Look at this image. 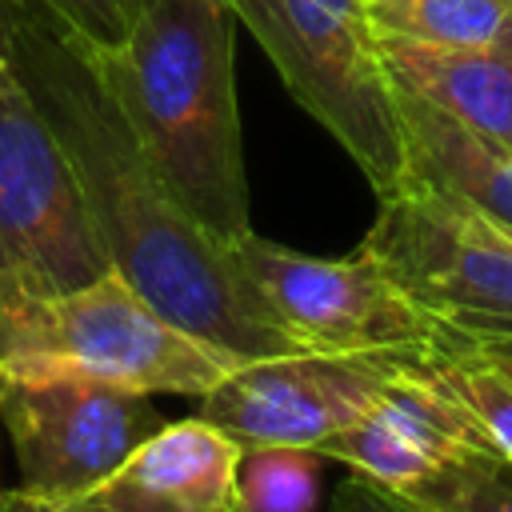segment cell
<instances>
[{"label":"cell","mask_w":512,"mask_h":512,"mask_svg":"<svg viewBox=\"0 0 512 512\" xmlns=\"http://www.w3.org/2000/svg\"><path fill=\"white\" fill-rule=\"evenodd\" d=\"M8 52L80 180L112 272L176 328L236 360L304 352L240 272L232 248L156 176L80 44L12 0Z\"/></svg>","instance_id":"6da1fadb"},{"label":"cell","mask_w":512,"mask_h":512,"mask_svg":"<svg viewBox=\"0 0 512 512\" xmlns=\"http://www.w3.org/2000/svg\"><path fill=\"white\" fill-rule=\"evenodd\" d=\"M228 0H132L116 48L84 52L172 196L224 244L252 232Z\"/></svg>","instance_id":"7a4b0ae2"},{"label":"cell","mask_w":512,"mask_h":512,"mask_svg":"<svg viewBox=\"0 0 512 512\" xmlns=\"http://www.w3.org/2000/svg\"><path fill=\"white\" fill-rule=\"evenodd\" d=\"M240 364L160 316L120 272L36 292L0 276V380H92L140 396H204Z\"/></svg>","instance_id":"3957f363"},{"label":"cell","mask_w":512,"mask_h":512,"mask_svg":"<svg viewBox=\"0 0 512 512\" xmlns=\"http://www.w3.org/2000/svg\"><path fill=\"white\" fill-rule=\"evenodd\" d=\"M228 8L256 36L292 100L368 176L372 192H392L404 180V136L364 4L228 0Z\"/></svg>","instance_id":"277c9868"},{"label":"cell","mask_w":512,"mask_h":512,"mask_svg":"<svg viewBox=\"0 0 512 512\" xmlns=\"http://www.w3.org/2000/svg\"><path fill=\"white\" fill-rule=\"evenodd\" d=\"M376 204L360 252L460 344L508 340L512 228L412 172Z\"/></svg>","instance_id":"5b68a950"},{"label":"cell","mask_w":512,"mask_h":512,"mask_svg":"<svg viewBox=\"0 0 512 512\" xmlns=\"http://www.w3.org/2000/svg\"><path fill=\"white\" fill-rule=\"evenodd\" d=\"M104 272L112 260L80 180L8 52L0 64V276L36 292H64Z\"/></svg>","instance_id":"8992f818"},{"label":"cell","mask_w":512,"mask_h":512,"mask_svg":"<svg viewBox=\"0 0 512 512\" xmlns=\"http://www.w3.org/2000/svg\"><path fill=\"white\" fill-rule=\"evenodd\" d=\"M228 248L304 348L372 352L460 344L360 248L352 256H308L256 232L228 240Z\"/></svg>","instance_id":"52a82bcc"},{"label":"cell","mask_w":512,"mask_h":512,"mask_svg":"<svg viewBox=\"0 0 512 512\" xmlns=\"http://www.w3.org/2000/svg\"><path fill=\"white\" fill-rule=\"evenodd\" d=\"M424 348L372 352H284L232 364L212 392L200 396V416L228 432L240 448L284 444L320 448L360 420L384 388Z\"/></svg>","instance_id":"ba28073f"},{"label":"cell","mask_w":512,"mask_h":512,"mask_svg":"<svg viewBox=\"0 0 512 512\" xmlns=\"http://www.w3.org/2000/svg\"><path fill=\"white\" fill-rule=\"evenodd\" d=\"M164 424L140 392L92 380H0V432L20 488L48 508L92 492Z\"/></svg>","instance_id":"9c48e42d"},{"label":"cell","mask_w":512,"mask_h":512,"mask_svg":"<svg viewBox=\"0 0 512 512\" xmlns=\"http://www.w3.org/2000/svg\"><path fill=\"white\" fill-rule=\"evenodd\" d=\"M468 448L484 444L464 408L432 372V348H424L360 420L324 440L316 452L384 488L408 492Z\"/></svg>","instance_id":"30bf717a"},{"label":"cell","mask_w":512,"mask_h":512,"mask_svg":"<svg viewBox=\"0 0 512 512\" xmlns=\"http://www.w3.org/2000/svg\"><path fill=\"white\" fill-rule=\"evenodd\" d=\"M240 444L204 416L156 428L92 492L56 512H236Z\"/></svg>","instance_id":"8fae6325"},{"label":"cell","mask_w":512,"mask_h":512,"mask_svg":"<svg viewBox=\"0 0 512 512\" xmlns=\"http://www.w3.org/2000/svg\"><path fill=\"white\" fill-rule=\"evenodd\" d=\"M376 48L392 84L512 148V32L488 48H436L400 36H376Z\"/></svg>","instance_id":"7c38bea8"},{"label":"cell","mask_w":512,"mask_h":512,"mask_svg":"<svg viewBox=\"0 0 512 512\" xmlns=\"http://www.w3.org/2000/svg\"><path fill=\"white\" fill-rule=\"evenodd\" d=\"M392 92L404 136V172L448 188L496 224L512 228V148L464 128L400 84H392Z\"/></svg>","instance_id":"4fadbf2b"},{"label":"cell","mask_w":512,"mask_h":512,"mask_svg":"<svg viewBox=\"0 0 512 512\" xmlns=\"http://www.w3.org/2000/svg\"><path fill=\"white\" fill-rule=\"evenodd\" d=\"M376 36H400L436 48H488L512 32L504 0H380L364 8Z\"/></svg>","instance_id":"5bb4252c"},{"label":"cell","mask_w":512,"mask_h":512,"mask_svg":"<svg viewBox=\"0 0 512 512\" xmlns=\"http://www.w3.org/2000/svg\"><path fill=\"white\" fill-rule=\"evenodd\" d=\"M432 372L472 420L484 452L512 464V380L472 344L432 348Z\"/></svg>","instance_id":"9a60e30c"},{"label":"cell","mask_w":512,"mask_h":512,"mask_svg":"<svg viewBox=\"0 0 512 512\" xmlns=\"http://www.w3.org/2000/svg\"><path fill=\"white\" fill-rule=\"evenodd\" d=\"M324 456L316 448L248 444L236 460V512H312Z\"/></svg>","instance_id":"2e32d148"},{"label":"cell","mask_w":512,"mask_h":512,"mask_svg":"<svg viewBox=\"0 0 512 512\" xmlns=\"http://www.w3.org/2000/svg\"><path fill=\"white\" fill-rule=\"evenodd\" d=\"M404 496L424 512H512V464L484 448H468Z\"/></svg>","instance_id":"e0dca14e"},{"label":"cell","mask_w":512,"mask_h":512,"mask_svg":"<svg viewBox=\"0 0 512 512\" xmlns=\"http://www.w3.org/2000/svg\"><path fill=\"white\" fill-rule=\"evenodd\" d=\"M52 28L72 36L84 52H108L120 44L132 0H24Z\"/></svg>","instance_id":"ac0fdd59"},{"label":"cell","mask_w":512,"mask_h":512,"mask_svg":"<svg viewBox=\"0 0 512 512\" xmlns=\"http://www.w3.org/2000/svg\"><path fill=\"white\" fill-rule=\"evenodd\" d=\"M328 512H424V508H420L416 500H408L404 492L384 488V484H376V480L352 472V476L336 488Z\"/></svg>","instance_id":"d6986e66"},{"label":"cell","mask_w":512,"mask_h":512,"mask_svg":"<svg viewBox=\"0 0 512 512\" xmlns=\"http://www.w3.org/2000/svg\"><path fill=\"white\" fill-rule=\"evenodd\" d=\"M472 348L484 352V356L512 380V336H508V340H484V344H472Z\"/></svg>","instance_id":"ffe728a7"},{"label":"cell","mask_w":512,"mask_h":512,"mask_svg":"<svg viewBox=\"0 0 512 512\" xmlns=\"http://www.w3.org/2000/svg\"><path fill=\"white\" fill-rule=\"evenodd\" d=\"M0 512H52V508L40 504V500H32L24 488H4L0 492Z\"/></svg>","instance_id":"44dd1931"},{"label":"cell","mask_w":512,"mask_h":512,"mask_svg":"<svg viewBox=\"0 0 512 512\" xmlns=\"http://www.w3.org/2000/svg\"><path fill=\"white\" fill-rule=\"evenodd\" d=\"M8 16H12V0H0V64L8 60Z\"/></svg>","instance_id":"7402d4cb"},{"label":"cell","mask_w":512,"mask_h":512,"mask_svg":"<svg viewBox=\"0 0 512 512\" xmlns=\"http://www.w3.org/2000/svg\"><path fill=\"white\" fill-rule=\"evenodd\" d=\"M4 436V432H0ZM0 492H4V464H0Z\"/></svg>","instance_id":"603a6c76"},{"label":"cell","mask_w":512,"mask_h":512,"mask_svg":"<svg viewBox=\"0 0 512 512\" xmlns=\"http://www.w3.org/2000/svg\"><path fill=\"white\" fill-rule=\"evenodd\" d=\"M360 4H364V8H368V4H380V0H360Z\"/></svg>","instance_id":"cb8c5ba5"},{"label":"cell","mask_w":512,"mask_h":512,"mask_svg":"<svg viewBox=\"0 0 512 512\" xmlns=\"http://www.w3.org/2000/svg\"><path fill=\"white\" fill-rule=\"evenodd\" d=\"M504 4H508V12H512V0H504Z\"/></svg>","instance_id":"d4e9b609"},{"label":"cell","mask_w":512,"mask_h":512,"mask_svg":"<svg viewBox=\"0 0 512 512\" xmlns=\"http://www.w3.org/2000/svg\"><path fill=\"white\" fill-rule=\"evenodd\" d=\"M52 512H56V508H52Z\"/></svg>","instance_id":"484cf974"}]
</instances>
